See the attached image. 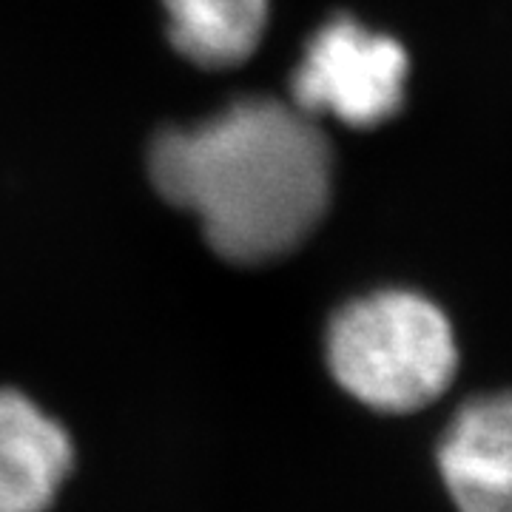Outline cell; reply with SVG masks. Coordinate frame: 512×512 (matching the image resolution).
I'll return each instance as SVG.
<instances>
[{
  "instance_id": "obj_5",
  "label": "cell",
  "mask_w": 512,
  "mask_h": 512,
  "mask_svg": "<svg viewBox=\"0 0 512 512\" xmlns=\"http://www.w3.org/2000/svg\"><path fill=\"white\" fill-rule=\"evenodd\" d=\"M74 470L69 430L15 387H0V512H49Z\"/></svg>"
},
{
  "instance_id": "obj_3",
  "label": "cell",
  "mask_w": 512,
  "mask_h": 512,
  "mask_svg": "<svg viewBox=\"0 0 512 512\" xmlns=\"http://www.w3.org/2000/svg\"><path fill=\"white\" fill-rule=\"evenodd\" d=\"M410 60L399 40L359 20H328L291 74V103L308 117L328 114L350 128L382 126L404 103Z\"/></svg>"
},
{
  "instance_id": "obj_1",
  "label": "cell",
  "mask_w": 512,
  "mask_h": 512,
  "mask_svg": "<svg viewBox=\"0 0 512 512\" xmlns=\"http://www.w3.org/2000/svg\"><path fill=\"white\" fill-rule=\"evenodd\" d=\"M148 174L168 205L200 220L211 251L234 265L293 254L325 220L333 148L293 103L245 97L188 128H165Z\"/></svg>"
},
{
  "instance_id": "obj_2",
  "label": "cell",
  "mask_w": 512,
  "mask_h": 512,
  "mask_svg": "<svg viewBox=\"0 0 512 512\" xmlns=\"http://www.w3.org/2000/svg\"><path fill=\"white\" fill-rule=\"evenodd\" d=\"M328 367L336 384L379 413H416L453 384L458 348L436 302L413 291H379L330 319Z\"/></svg>"
},
{
  "instance_id": "obj_4",
  "label": "cell",
  "mask_w": 512,
  "mask_h": 512,
  "mask_svg": "<svg viewBox=\"0 0 512 512\" xmlns=\"http://www.w3.org/2000/svg\"><path fill=\"white\" fill-rule=\"evenodd\" d=\"M436 458L458 512H512V390L464 404Z\"/></svg>"
},
{
  "instance_id": "obj_6",
  "label": "cell",
  "mask_w": 512,
  "mask_h": 512,
  "mask_svg": "<svg viewBox=\"0 0 512 512\" xmlns=\"http://www.w3.org/2000/svg\"><path fill=\"white\" fill-rule=\"evenodd\" d=\"M171 46L202 69H234L254 55L268 0H163Z\"/></svg>"
}]
</instances>
